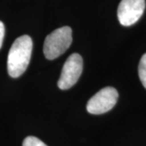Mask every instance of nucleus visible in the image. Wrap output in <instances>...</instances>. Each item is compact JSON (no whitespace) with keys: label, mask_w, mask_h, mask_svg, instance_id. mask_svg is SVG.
Here are the masks:
<instances>
[{"label":"nucleus","mask_w":146,"mask_h":146,"mask_svg":"<svg viewBox=\"0 0 146 146\" xmlns=\"http://www.w3.org/2000/svg\"><path fill=\"white\" fill-rule=\"evenodd\" d=\"M33 50V41L28 35L16 38L7 57V72L11 77L21 76L29 66Z\"/></svg>","instance_id":"f257e3e1"},{"label":"nucleus","mask_w":146,"mask_h":146,"mask_svg":"<svg viewBox=\"0 0 146 146\" xmlns=\"http://www.w3.org/2000/svg\"><path fill=\"white\" fill-rule=\"evenodd\" d=\"M72 42V30L64 26L53 31L46 37L43 46L44 54L49 60H53L63 54Z\"/></svg>","instance_id":"f03ea898"},{"label":"nucleus","mask_w":146,"mask_h":146,"mask_svg":"<svg viewBox=\"0 0 146 146\" xmlns=\"http://www.w3.org/2000/svg\"><path fill=\"white\" fill-rule=\"evenodd\" d=\"M119 98L117 90L113 87H106L94 95L87 103V111L92 115L108 112L116 104Z\"/></svg>","instance_id":"7ed1b4c3"},{"label":"nucleus","mask_w":146,"mask_h":146,"mask_svg":"<svg viewBox=\"0 0 146 146\" xmlns=\"http://www.w3.org/2000/svg\"><path fill=\"white\" fill-rule=\"evenodd\" d=\"M83 70V59L79 54H71L63 65L58 87L60 89L72 88L77 82Z\"/></svg>","instance_id":"20e7f679"},{"label":"nucleus","mask_w":146,"mask_h":146,"mask_svg":"<svg viewBox=\"0 0 146 146\" xmlns=\"http://www.w3.org/2000/svg\"><path fill=\"white\" fill-rule=\"evenodd\" d=\"M145 9V0H122L118 7V19L123 26H131L140 20Z\"/></svg>","instance_id":"39448f33"},{"label":"nucleus","mask_w":146,"mask_h":146,"mask_svg":"<svg viewBox=\"0 0 146 146\" xmlns=\"http://www.w3.org/2000/svg\"><path fill=\"white\" fill-rule=\"evenodd\" d=\"M138 73L141 83L146 89V54L141 57L138 68Z\"/></svg>","instance_id":"423d86ee"},{"label":"nucleus","mask_w":146,"mask_h":146,"mask_svg":"<svg viewBox=\"0 0 146 146\" xmlns=\"http://www.w3.org/2000/svg\"><path fill=\"white\" fill-rule=\"evenodd\" d=\"M22 146H47L44 142L35 136H27L23 141Z\"/></svg>","instance_id":"0eeeda50"},{"label":"nucleus","mask_w":146,"mask_h":146,"mask_svg":"<svg viewBox=\"0 0 146 146\" xmlns=\"http://www.w3.org/2000/svg\"><path fill=\"white\" fill-rule=\"evenodd\" d=\"M4 34H5V27H4L3 23L2 21H0V49H1L2 45H3Z\"/></svg>","instance_id":"6e6552de"}]
</instances>
